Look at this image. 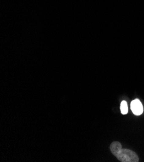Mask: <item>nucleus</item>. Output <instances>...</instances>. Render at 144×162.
Here are the masks:
<instances>
[{"instance_id":"f257e3e1","label":"nucleus","mask_w":144,"mask_h":162,"mask_svg":"<svg viewBox=\"0 0 144 162\" xmlns=\"http://www.w3.org/2000/svg\"><path fill=\"white\" fill-rule=\"evenodd\" d=\"M118 160L122 162H138L139 158L136 153L131 150L122 149L115 156Z\"/></svg>"},{"instance_id":"f03ea898","label":"nucleus","mask_w":144,"mask_h":162,"mask_svg":"<svg viewBox=\"0 0 144 162\" xmlns=\"http://www.w3.org/2000/svg\"><path fill=\"white\" fill-rule=\"evenodd\" d=\"M131 109L132 112L136 116L141 115L143 112V108L142 104L138 99H136L131 101Z\"/></svg>"},{"instance_id":"7ed1b4c3","label":"nucleus","mask_w":144,"mask_h":162,"mask_svg":"<svg viewBox=\"0 0 144 162\" xmlns=\"http://www.w3.org/2000/svg\"><path fill=\"white\" fill-rule=\"evenodd\" d=\"M122 149V145H121V143L118 142H114L111 144L110 150H111V153L114 156H116L120 151Z\"/></svg>"},{"instance_id":"20e7f679","label":"nucleus","mask_w":144,"mask_h":162,"mask_svg":"<svg viewBox=\"0 0 144 162\" xmlns=\"http://www.w3.org/2000/svg\"><path fill=\"white\" fill-rule=\"evenodd\" d=\"M120 110H121V112H122V114L125 115L127 114L128 107H127V103L125 101H123L122 103H121Z\"/></svg>"}]
</instances>
